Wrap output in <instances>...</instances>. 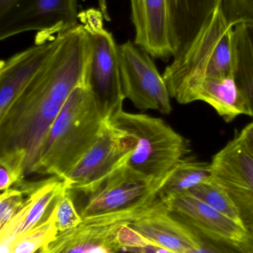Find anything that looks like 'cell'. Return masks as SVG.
I'll return each mask as SVG.
<instances>
[{"label":"cell","instance_id":"28","mask_svg":"<svg viewBox=\"0 0 253 253\" xmlns=\"http://www.w3.org/2000/svg\"><path fill=\"white\" fill-rule=\"evenodd\" d=\"M150 242L141 234L137 233L132 227L127 225L123 226L119 230L117 236V244L118 250L138 249L141 250L147 246Z\"/></svg>","mask_w":253,"mask_h":253},{"label":"cell","instance_id":"1","mask_svg":"<svg viewBox=\"0 0 253 253\" xmlns=\"http://www.w3.org/2000/svg\"><path fill=\"white\" fill-rule=\"evenodd\" d=\"M233 28L217 7L165 69L163 80L171 98L181 105L191 103L195 90L204 80L233 74Z\"/></svg>","mask_w":253,"mask_h":253},{"label":"cell","instance_id":"16","mask_svg":"<svg viewBox=\"0 0 253 253\" xmlns=\"http://www.w3.org/2000/svg\"><path fill=\"white\" fill-rule=\"evenodd\" d=\"M65 188V183L59 177L51 176L39 181L24 208L9 222L0 227V242L12 245L18 236L44 221Z\"/></svg>","mask_w":253,"mask_h":253},{"label":"cell","instance_id":"31","mask_svg":"<svg viewBox=\"0 0 253 253\" xmlns=\"http://www.w3.org/2000/svg\"><path fill=\"white\" fill-rule=\"evenodd\" d=\"M238 246L244 253H253V233H248L245 240Z\"/></svg>","mask_w":253,"mask_h":253},{"label":"cell","instance_id":"3","mask_svg":"<svg viewBox=\"0 0 253 253\" xmlns=\"http://www.w3.org/2000/svg\"><path fill=\"white\" fill-rule=\"evenodd\" d=\"M63 105L53 99L43 68L0 119V153H25V175L35 173L42 146Z\"/></svg>","mask_w":253,"mask_h":253},{"label":"cell","instance_id":"21","mask_svg":"<svg viewBox=\"0 0 253 253\" xmlns=\"http://www.w3.org/2000/svg\"><path fill=\"white\" fill-rule=\"evenodd\" d=\"M55 205L44 221L18 236L12 244L10 253H34L47 246L57 236Z\"/></svg>","mask_w":253,"mask_h":253},{"label":"cell","instance_id":"35","mask_svg":"<svg viewBox=\"0 0 253 253\" xmlns=\"http://www.w3.org/2000/svg\"><path fill=\"white\" fill-rule=\"evenodd\" d=\"M89 253H112L110 250L105 247H99V248H95L92 250Z\"/></svg>","mask_w":253,"mask_h":253},{"label":"cell","instance_id":"5","mask_svg":"<svg viewBox=\"0 0 253 253\" xmlns=\"http://www.w3.org/2000/svg\"><path fill=\"white\" fill-rule=\"evenodd\" d=\"M79 19L90 36L92 50L86 73V86L93 95L104 121L123 111L125 98L120 80L118 45L103 28L104 16L96 9L80 12Z\"/></svg>","mask_w":253,"mask_h":253},{"label":"cell","instance_id":"15","mask_svg":"<svg viewBox=\"0 0 253 253\" xmlns=\"http://www.w3.org/2000/svg\"><path fill=\"white\" fill-rule=\"evenodd\" d=\"M143 237L175 253H189L199 245V232L170 213L160 200L151 212L129 224Z\"/></svg>","mask_w":253,"mask_h":253},{"label":"cell","instance_id":"22","mask_svg":"<svg viewBox=\"0 0 253 253\" xmlns=\"http://www.w3.org/2000/svg\"><path fill=\"white\" fill-rule=\"evenodd\" d=\"M188 192L244 227L240 214L234 202L227 192L212 178L196 186Z\"/></svg>","mask_w":253,"mask_h":253},{"label":"cell","instance_id":"9","mask_svg":"<svg viewBox=\"0 0 253 253\" xmlns=\"http://www.w3.org/2000/svg\"><path fill=\"white\" fill-rule=\"evenodd\" d=\"M79 14L77 0H22L0 17V40L37 31L35 43L44 42L79 24Z\"/></svg>","mask_w":253,"mask_h":253},{"label":"cell","instance_id":"29","mask_svg":"<svg viewBox=\"0 0 253 253\" xmlns=\"http://www.w3.org/2000/svg\"><path fill=\"white\" fill-rule=\"evenodd\" d=\"M237 135L253 156V122L245 126Z\"/></svg>","mask_w":253,"mask_h":253},{"label":"cell","instance_id":"23","mask_svg":"<svg viewBox=\"0 0 253 253\" xmlns=\"http://www.w3.org/2000/svg\"><path fill=\"white\" fill-rule=\"evenodd\" d=\"M38 181L25 179L1 192L0 196V227L10 221L25 206L31 192L38 184Z\"/></svg>","mask_w":253,"mask_h":253},{"label":"cell","instance_id":"20","mask_svg":"<svg viewBox=\"0 0 253 253\" xmlns=\"http://www.w3.org/2000/svg\"><path fill=\"white\" fill-rule=\"evenodd\" d=\"M212 177L211 163L201 162L195 157H186L178 162L162 180L157 192L161 201L188 192Z\"/></svg>","mask_w":253,"mask_h":253},{"label":"cell","instance_id":"7","mask_svg":"<svg viewBox=\"0 0 253 253\" xmlns=\"http://www.w3.org/2000/svg\"><path fill=\"white\" fill-rule=\"evenodd\" d=\"M118 51L125 99L141 111L152 110L165 115L170 114L169 90L151 56L130 41L118 45Z\"/></svg>","mask_w":253,"mask_h":253},{"label":"cell","instance_id":"34","mask_svg":"<svg viewBox=\"0 0 253 253\" xmlns=\"http://www.w3.org/2000/svg\"><path fill=\"white\" fill-rule=\"evenodd\" d=\"M113 253H145L141 250L138 249H120Z\"/></svg>","mask_w":253,"mask_h":253},{"label":"cell","instance_id":"36","mask_svg":"<svg viewBox=\"0 0 253 253\" xmlns=\"http://www.w3.org/2000/svg\"><path fill=\"white\" fill-rule=\"evenodd\" d=\"M34 253H45L44 248H41V249L39 250V251H37V252Z\"/></svg>","mask_w":253,"mask_h":253},{"label":"cell","instance_id":"27","mask_svg":"<svg viewBox=\"0 0 253 253\" xmlns=\"http://www.w3.org/2000/svg\"><path fill=\"white\" fill-rule=\"evenodd\" d=\"M199 233V246L189 253H244L238 245L207 237L200 232Z\"/></svg>","mask_w":253,"mask_h":253},{"label":"cell","instance_id":"32","mask_svg":"<svg viewBox=\"0 0 253 253\" xmlns=\"http://www.w3.org/2000/svg\"><path fill=\"white\" fill-rule=\"evenodd\" d=\"M141 250L145 253H175L169 251V250L161 248V247L157 246L151 242Z\"/></svg>","mask_w":253,"mask_h":253},{"label":"cell","instance_id":"11","mask_svg":"<svg viewBox=\"0 0 253 253\" xmlns=\"http://www.w3.org/2000/svg\"><path fill=\"white\" fill-rule=\"evenodd\" d=\"M212 179L228 193L244 227L253 233V156L236 135L212 157Z\"/></svg>","mask_w":253,"mask_h":253},{"label":"cell","instance_id":"19","mask_svg":"<svg viewBox=\"0 0 253 253\" xmlns=\"http://www.w3.org/2000/svg\"><path fill=\"white\" fill-rule=\"evenodd\" d=\"M233 75L245 99L248 116L253 118V25L233 28Z\"/></svg>","mask_w":253,"mask_h":253},{"label":"cell","instance_id":"24","mask_svg":"<svg viewBox=\"0 0 253 253\" xmlns=\"http://www.w3.org/2000/svg\"><path fill=\"white\" fill-rule=\"evenodd\" d=\"M26 155L21 151L0 153V190L4 191L25 179Z\"/></svg>","mask_w":253,"mask_h":253},{"label":"cell","instance_id":"4","mask_svg":"<svg viewBox=\"0 0 253 253\" xmlns=\"http://www.w3.org/2000/svg\"><path fill=\"white\" fill-rule=\"evenodd\" d=\"M107 122L136 141L135 151L126 164L160 184L191 152L188 140L162 119L123 110Z\"/></svg>","mask_w":253,"mask_h":253},{"label":"cell","instance_id":"10","mask_svg":"<svg viewBox=\"0 0 253 253\" xmlns=\"http://www.w3.org/2000/svg\"><path fill=\"white\" fill-rule=\"evenodd\" d=\"M135 147L133 137L105 121L92 147L60 178L67 188L93 184L127 163Z\"/></svg>","mask_w":253,"mask_h":253},{"label":"cell","instance_id":"25","mask_svg":"<svg viewBox=\"0 0 253 253\" xmlns=\"http://www.w3.org/2000/svg\"><path fill=\"white\" fill-rule=\"evenodd\" d=\"M55 212L56 227L59 233L74 228L83 221V218L77 211L67 187L55 204Z\"/></svg>","mask_w":253,"mask_h":253},{"label":"cell","instance_id":"13","mask_svg":"<svg viewBox=\"0 0 253 253\" xmlns=\"http://www.w3.org/2000/svg\"><path fill=\"white\" fill-rule=\"evenodd\" d=\"M135 44L151 57L175 56L168 0H130Z\"/></svg>","mask_w":253,"mask_h":253},{"label":"cell","instance_id":"30","mask_svg":"<svg viewBox=\"0 0 253 253\" xmlns=\"http://www.w3.org/2000/svg\"><path fill=\"white\" fill-rule=\"evenodd\" d=\"M22 0H0V17L14 8Z\"/></svg>","mask_w":253,"mask_h":253},{"label":"cell","instance_id":"26","mask_svg":"<svg viewBox=\"0 0 253 253\" xmlns=\"http://www.w3.org/2000/svg\"><path fill=\"white\" fill-rule=\"evenodd\" d=\"M218 7L231 26L253 25V0H219Z\"/></svg>","mask_w":253,"mask_h":253},{"label":"cell","instance_id":"33","mask_svg":"<svg viewBox=\"0 0 253 253\" xmlns=\"http://www.w3.org/2000/svg\"><path fill=\"white\" fill-rule=\"evenodd\" d=\"M98 4H99V10L102 12L105 20H111L109 13H108V2H107V0H98Z\"/></svg>","mask_w":253,"mask_h":253},{"label":"cell","instance_id":"14","mask_svg":"<svg viewBox=\"0 0 253 253\" xmlns=\"http://www.w3.org/2000/svg\"><path fill=\"white\" fill-rule=\"evenodd\" d=\"M59 44L53 38L35 43L0 62V119L2 118L19 95L35 78Z\"/></svg>","mask_w":253,"mask_h":253},{"label":"cell","instance_id":"6","mask_svg":"<svg viewBox=\"0 0 253 253\" xmlns=\"http://www.w3.org/2000/svg\"><path fill=\"white\" fill-rule=\"evenodd\" d=\"M160 183L125 164L93 184L67 188L82 218L126 211L154 200Z\"/></svg>","mask_w":253,"mask_h":253},{"label":"cell","instance_id":"2","mask_svg":"<svg viewBox=\"0 0 253 253\" xmlns=\"http://www.w3.org/2000/svg\"><path fill=\"white\" fill-rule=\"evenodd\" d=\"M104 122L90 90L74 89L46 135L35 173L61 178L92 147Z\"/></svg>","mask_w":253,"mask_h":253},{"label":"cell","instance_id":"17","mask_svg":"<svg viewBox=\"0 0 253 253\" xmlns=\"http://www.w3.org/2000/svg\"><path fill=\"white\" fill-rule=\"evenodd\" d=\"M218 2L219 0H168L175 55L197 35Z\"/></svg>","mask_w":253,"mask_h":253},{"label":"cell","instance_id":"12","mask_svg":"<svg viewBox=\"0 0 253 253\" xmlns=\"http://www.w3.org/2000/svg\"><path fill=\"white\" fill-rule=\"evenodd\" d=\"M167 211L202 234L239 245L248 236L246 229L190 192L162 201Z\"/></svg>","mask_w":253,"mask_h":253},{"label":"cell","instance_id":"18","mask_svg":"<svg viewBox=\"0 0 253 253\" xmlns=\"http://www.w3.org/2000/svg\"><path fill=\"white\" fill-rule=\"evenodd\" d=\"M196 101L210 105L227 123L239 116H248L246 102L233 74L204 80L193 93L192 102Z\"/></svg>","mask_w":253,"mask_h":253},{"label":"cell","instance_id":"8","mask_svg":"<svg viewBox=\"0 0 253 253\" xmlns=\"http://www.w3.org/2000/svg\"><path fill=\"white\" fill-rule=\"evenodd\" d=\"M160 199L131 209L83 218L74 228L59 233L47 246L45 253H89L99 247L115 252L118 250L117 236L123 226L131 224L151 212Z\"/></svg>","mask_w":253,"mask_h":253}]
</instances>
